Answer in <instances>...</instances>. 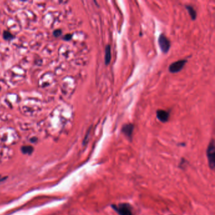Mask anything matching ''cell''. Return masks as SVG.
Wrapping results in <instances>:
<instances>
[{
  "label": "cell",
  "mask_w": 215,
  "mask_h": 215,
  "mask_svg": "<svg viewBox=\"0 0 215 215\" xmlns=\"http://www.w3.org/2000/svg\"><path fill=\"white\" fill-rule=\"evenodd\" d=\"M209 168L214 170L215 167V145L214 139L210 141L206 151Z\"/></svg>",
  "instance_id": "cell-1"
},
{
  "label": "cell",
  "mask_w": 215,
  "mask_h": 215,
  "mask_svg": "<svg viewBox=\"0 0 215 215\" xmlns=\"http://www.w3.org/2000/svg\"><path fill=\"white\" fill-rule=\"evenodd\" d=\"M112 208L119 215H133L132 208L128 203H119L117 205H112Z\"/></svg>",
  "instance_id": "cell-2"
},
{
  "label": "cell",
  "mask_w": 215,
  "mask_h": 215,
  "mask_svg": "<svg viewBox=\"0 0 215 215\" xmlns=\"http://www.w3.org/2000/svg\"><path fill=\"white\" fill-rule=\"evenodd\" d=\"M158 44L160 47L161 51L163 53H167L168 52L170 47H171V42L167 39V37L163 34H161L158 37Z\"/></svg>",
  "instance_id": "cell-3"
},
{
  "label": "cell",
  "mask_w": 215,
  "mask_h": 215,
  "mask_svg": "<svg viewBox=\"0 0 215 215\" xmlns=\"http://www.w3.org/2000/svg\"><path fill=\"white\" fill-rule=\"evenodd\" d=\"M186 63L187 61L185 59L179 60V61L173 63L172 64L170 65L168 68L169 71L172 73H176L181 71L184 67L185 64H186Z\"/></svg>",
  "instance_id": "cell-4"
},
{
  "label": "cell",
  "mask_w": 215,
  "mask_h": 215,
  "mask_svg": "<svg viewBox=\"0 0 215 215\" xmlns=\"http://www.w3.org/2000/svg\"><path fill=\"white\" fill-rule=\"evenodd\" d=\"M134 126L133 124H127L122 126V132L129 139H132Z\"/></svg>",
  "instance_id": "cell-5"
},
{
  "label": "cell",
  "mask_w": 215,
  "mask_h": 215,
  "mask_svg": "<svg viewBox=\"0 0 215 215\" xmlns=\"http://www.w3.org/2000/svg\"><path fill=\"white\" fill-rule=\"evenodd\" d=\"M157 118L162 122H166L170 117V114L168 112L164 111V110H158L157 111Z\"/></svg>",
  "instance_id": "cell-6"
},
{
  "label": "cell",
  "mask_w": 215,
  "mask_h": 215,
  "mask_svg": "<svg viewBox=\"0 0 215 215\" xmlns=\"http://www.w3.org/2000/svg\"><path fill=\"white\" fill-rule=\"evenodd\" d=\"M111 47L110 45H107L106 49H105V63L106 65H108L111 63Z\"/></svg>",
  "instance_id": "cell-7"
},
{
  "label": "cell",
  "mask_w": 215,
  "mask_h": 215,
  "mask_svg": "<svg viewBox=\"0 0 215 215\" xmlns=\"http://www.w3.org/2000/svg\"><path fill=\"white\" fill-rule=\"evenodd\" d=\"M186 8H187V11L190 15V16H191V18L193 20H195L197 17V13H196V10H195L194 8L190 6V5L186 6Z\"/></svg>",
  "instance_id": "cell-8"
},
{
  "label": "cell",
  "mask_w": 215,
  "mask_h": 215,
  "mask_svg": "<svg viewBox=\"0 0 215 215\" xmlns=\"http://www.w3.org/2000/svg\"><path fill=\"white\" fill-rule=\"evenodd\" d=\"M22 152L23 154L31 155L34 152V148L31 146H23L21 148Z\"/></svg>",
  "instance_id": "cell-9"
},
{
  "label": "cell",
  "mask_w": 215,
  "mask_h": 215,
  "mask_svg": "<svg viewBox=\"0 0 215 215\" xmlns=\"http://www.w3.org/2000/svg\"><path fill=\"white\" fill-rule=\"evenodd\" d=\"M3 38L7 40V41H10V40L14 38V36L12 34H11V32L6 31L3 32Z\"/></svg>",
  "instance_id": "cell-10"
},
{
  "label": "cell",
  "mask_w": 215,
  "mask_h": 215,
  "mask_svg": "<svg viewBox=\"0 0 215 215\" xmlns=\"http://www.w3.org/2000/svg\"><path fill=\"white\" fill-rule=\"evenodd\" d=\"M61 34H62V31H61V30H59V29L55 30V31L53 32V34H54V36L55 37H59V36H61Z\"/></svg>",
  "instance_id": "cell-11"
},
{
  "label": "cell",
  "mask_w": 215,
  "mask_h": 215,
  "mask_svg": "<svg viewBox=\"0 0 215 215\" xmlns=\"http://www.w3.org/2000/svg\"><path fill=\"white\" fill-rule=\"evenodd\" d=\"M71 37H72V36L71 34H67L64 36V39L65 40V41H69V40L71 39Z\"/></svg>",
  "instance_id": "cell-12"
},
{
  "label": "cell",
  "mask_w": 215,
  "mask_h": 215,
  "mask_svg": "<svg viewBox=\"0 0 215 215\" xmlns=\"http://www.w3.org/2000/svg\"><path fill=\"white\" fill-rule=\"evenodd\" d=\"M4 180H5V177H3L2 176H0V182L2 181H4Z\"/></svg>",
  "instance_id": "cell-13"
}]
</instances>
